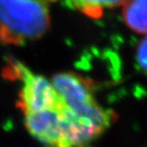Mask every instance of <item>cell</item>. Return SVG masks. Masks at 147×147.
Wrapping results in <instances>:
<instances>
[{"label": "cell", "mask_w": 147, "mask_h": 147, "mask_svg": "<svg viewBox=\"0 0 147 147\" xmlns=\"http://www.w3.org/2000/svg\"><path fill=\"white\" fill-rule=\"evenodd\" d=\"M51 25L48 0H0V42L24 45L42 37Z\"/></svg>", "instance_id": "6da1fadb"}, {"label": "cell", "mask_w": 147, "mask_h": 147, "mask_svg": "<svg viewBox=\"0 0 147 147\" xmlns=\"http://www.w3.org/2000/svg\"><path fill=\"white\" fill-rule=\"evenodd\" d=\"M67 6L93 19L102 17L105 11L122 6L126 0H63Z\"/></svg>", "instance_id": "277c9868"}, {"label": "cell", "mask_w": 147, "mask_h": 147, "mask_svg": "<svg viewBox=\"0 0 147 147\" xmlns=\"http://www.w3.org/2000/svg\"><path fill=\"white\" fill-rule=\"evenodd\" d=\"M122 17L131 31L147 36V0H126L122 5Z\"/></svg>", "instance_id": "3957f363"}, {"label": "cell", "mask_w": 147, "mask_h": 147, "mask_svg": "<svg viewBox=\"0 0 147 147\" xmlns=\"http://www.w3.org/2000/svg\"><path fill=\"white\" fill-rule=\"evenodd\" d=\"M51 81L67 108L83 124L102 134L115 121L117 115L99 105L92 82L87 78L64 72L57 74Z\"/></svg>", "instance_id": "7a4b0ae2"}, {"label": "cell", "mask_w": 147, "mask_h": 147, "mask_svg": "<svg viewBox=\"0 0 147 147\" xmlns=\"http://www.w3.org/2000/svg\"><path fill=\"white\" fill-rule=\"evenodd\" d=\"M137 62L147 76V36L140 41L137 49Z\"/></svg>", "instance_id": "5b68a950"}]
</instances>
